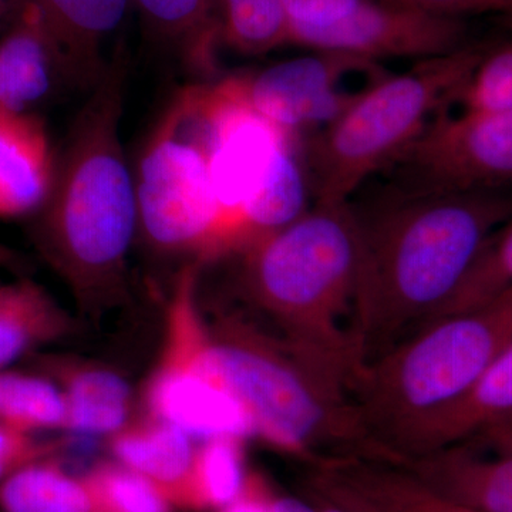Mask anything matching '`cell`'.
Here are the masks:
<instances>
[{
  "mask_svg": "<svg viewBox=\"0 0 512 512\" xmlns=\"http://www.w3.org/2000/svg\"><path fill=\"white\" fill-rule=\"evenodd\" d=\"M220 42L242 56H262L288 45L282 0H218Z\"/></svg>",
  "mask_w": 512,
  "mask_h": 512,
  "instance_id": "obj_26",
  "label": "cell"
},
{
  "mask_svg": "<svg viewBox=\"0 0 512 512\" xmlns=\"http://www.w3.org/2000/svg\"><path fill=\"white\" fill-rule=\"evenodd\" d=\"M0 421L20 433L64 430L67 404L50 377L0 370Z\"/></svg>",
  "mask_w": 512,
  "mask_h": 512,
  "instance_id": "obj_25",
  "label": "cell"
},
{
  "mask_svg": "<svg viewBox=\"0 0 512 512\" xmlns=\"http://www.w3.org/2000/svg\"><path fill=\"white\" fill-rule=\"evenodd\" d=\"M466 20L365 0L346 18L318 28H292L288 45L342 52L383 63L433 59L467 46Z\"/></svg>",
  "mask_w": 512,
  "mask_h": 512,
  "instance_id": "obj_12",
  "label": "cell"
},
{
  "mask_svg": "<svg viewBox=\"0 0 512 512\" xmlns=\"http://www.w3.org/2000/svg\"><path fill=\"white\" fill-rule=\"evenodd\" d=\"M55 50L64 80L92 90L113 56L107 46L126 22L133 0H23ZM116 53V52H114Z\"/></svg>",
  "mask_w": 512,
  "mask_h": 512,
  "instance_id": "obj_14",
  "label": "cell"
},
{
  "mask_svg": "<svg viewBox=\"0 0 512 512\" xmlns=\"http://www.w3.org/2000/svg\"><path fill=\"white\" fill-rule=\"evenodd\" d=\"M349 202L365 366L436 319L488 239L512 217V194L413 192L370 180Z\"/></svg>",
  "mask_w": 512,
  "mask_h": 512,
  "instance_id": "obj_1",
  "label": "cell"
},
{
  "mask_svg": "<svg viewBox=\"0 0 512 512\" xmlns=\"http://www.w3.org/2000/svg\"><path fill=\"white\" fill-rule=\"evenodd\" d=\"M377 2L457 19L485 15V13H505L510 10V6L503 0H377Z\"/></svg>",
  "mask_w": 512,
  "mask_h": 512,
  "instance_id": "obj_33",
  "label": "cell"
},
{
  "mask_svg": "<svg viewBox=\"0 0 512 512\" xmlns=\"http://www.w3.org/2000/svg\"><path fill=\"white\" fill-rule=\"evenodd\" d=\"M311 490L349 512H403L357 490L328 470L318 471L315 480L312 481Z\"/></svg>",
  "mask_w": 512,
  "mask_h": 512,
  "instance_id": "obj_32",
  "label": "cell"
},
{
  "mask_svg": "<svg viewBox=\"0 0 512 512\" xmlns=\"http://www.w3.org/2000/svg\"><path fill=\"white\" fill-rule=\"evenodd\" d=\"M76 330L69 312L32 279L0 281V370Z\"/></svg>",
  "mask_w": 512,
  "mask_h": 512,
  "instance_id": "obj_20",
  "label": "cell"
},
{
  "mask_svg": "<svg viewBox=\"0 0 512 512\" xmlns=\"http://www.w3.org/2000/svg\"><path fill=\"white\" fill-rule=\"evenodd\" d=\"M202 268L190 262L175 279L163 349L144 387V406L148 416L174 424L194 439H248L254 427L221 375L198 303Z\"/></svg>",
  "mask_w": 512,
  "mask_h": 512,
  "instance_id": "obj_8",
  "label": "cell"
},
{
  "mask_svg": "<svg viewBox=\"0 0 512 512\" xmlns=\"http://www.w3.org/2000/svg\"><path fill=\"white\" fill-rule=\"evenodd\" d=\"M83 480L93 512H171L173 507L156 484L120 463H100Z\"/></svg>",
  "mask_w": 512,
  "mask_h": 512,
  "instance_id": "obj_29",
  "label": "cell"
},
{
  "mask_svg": "<svg viewBox=\"0 0 512 512\" xmlns=\"http://www.w3.org/2000/svg\"><path fill=\"white\" fill-rule=\"evenodd\" d=\"M443 113H512V40L485 47Z\"/></svg>",
  "mask_w": 512,
  "mask_h": 512,
  "instance_id": "obj_28",
  "label": "cell"
},
{
  "mask_svg": "<svg viewBox=\"0 0 512 512\" xmlns=\"http://www.w3.org/2000/svg\"><path fill=\"white\" fill-rule=\"evenodd\" d=\"M214 319L208 328L215 360L255 437L318 468L345 458H376L348 380L242 313Z\"/></svg>",
  "mask_w": 512,
  "mask_h": 512,
  "instance_id": "obj_4",
  "label": "cell"
},
{
  "mask_svg": "<svg viewBox=\"0 0 512 512\" xmlns=\"http://www.w3.org/2000/svg\"><path fill=\"white\" fill-rule=\"evenodd\" d=\"M40 458L0 483L3 512H93L83 477L70 476L57 460Z\"/></svg>",
  "mask_w": 512,
  "mask_h": 512,
  "instance_id": "obj_24",
  "label": "cell"
},
{
  "mask_svg": "<svg viewBox=\"0 0 512 512\" xmlns=\"http://www.w3.org/2000/svg\"><path fill=\"white\" fill-rule=\"evenodd\" d=\"M512 340V293L434 320L357 373L353 400L377 456L402 453L431 419L470 392Z\"/></svg>",
  "mask_w": 512,
  "mask_h": 512,
  "instance_id": "obj_5",
  "label": "cell"
},
{
  "mask_svg": "<svg viewBox=\"0 0 512 512\" xmlns=\"http://www.w3.org/2000/svg\"><path fill=\"white\" fill-rule=\"evenodd\" d=\"M148 32L180 50L194 70L214 72L218 0H133Z\"/></svg>",
  "mask_w": 512,
  "mask_h": 512,
  "instance_id": "obj_22",
  "label": "cell"
},
{
  "mask_svg": "<svg viewBox=\"0 0 512 512\" xmlns=\"http://www.w3.org/2000/svg\"><path fill=\"white\" fill-rule=\"evenodd\" d=\"M447 512H471V511L464 510V508H460V507H451V508H448Z\"/></svg>",
  "mask_w": 512,
  "mask_h": 512,
  "instance_id": "obj_41",
  "label": "cell"
},
{
  "mask_svg": "<svg viewBox=\"0 0 512 512\" xmlns=\"http://www.w3.org/2000/svg\"><path fill=\"white\" fill-rule=\"evenodd\" d=\"M109 447L121 466L156 484L168 501L187 476L195 453L190 434L148 414L111 434Z\"/></svg>",
  "mask_w": 512,
  "mask_h": 512,
  "instance_id": "obj_21",
  "label": "cell"
},
{
  "mask_svg": "<svg viewBox=\"0 0 512 512\" xmlns=\"http://www.w3.org/2000/svg\"><path fill=\"white\" fill-rule=\"evenodd\" d=\"M505 23H507L508 28L512 29V8L507 10V12L503 13Z\"/></svg>",
  "mask_w": 512,
  "mask_h": 512,
  "instance_id": "obj_40",
  "label": "cell"
},
{
  "mask_svg": "<svg viewBox=\"0 0 512 512\" xmlns=\"http://www.w3.org/2000/svg\"><path fill=\"white\" fill-rule=\"evenodd\" d=\"M363 2L365 0H282L289 30L332 25Z\"/></svg>",
  "mask_w": 512,
  "mask_h": 512,
  "instance_id": "obj_31",
  "label": "cell"
},
{
  "mask_svg": "<svg viewBox=\"0 0 512 512\" xmlns=\"http://www.w3.org/2000/svg\"><path fill=\"white\" fill-rule=\"evenodd\" d=\"M274 512H318L313 503H305L292 497H278L275 495Z\"/></svg>",
  "mask_w": 512,
  "mask_h": 512,
  "instance_id": "obj_37",
  "label": "cell"
},
{
  "mask_svg": "<svg viewBox=\"0 0 512 512\" xmlns=\"http://www.w3.org/2000/svg\"><path fill=\"white\" fill-rule=\"evenodd\" d=\"M238 288L276 335L355 384L357 228L350 202L315 204L288 227L234 256Z\"/></svg>",
  "mask_w": 512,
  "mask_h": 512,
  "instance_id": "obj_3",
  "label": "cell"
},
{
  "mask_svg": "<svg viewBox=\"0 0 512 512\" xmlns=\"http://www.w3.org/2000/svg\"><path fill=\"white\" fill-rule=\"evenodd\" d=\"M503 2L507 3V5L510 6V9L512 8V0H503Z\"/></svg>",
  "mask_w": 512,
  "mask_h": 512,
  "instance_id": "obj_42",
  "label": "cell"
},
{
  "mask_svg": "<svg viewBox=\"0 0 512 512\" xmlns=\"http://www.w3.org/2000/svg\"><path fill=\"white\" fill-rule=\"evenodd\" d=\"M56 168L43 121L0 110V218L37 214L52 192Z\"/></svg>",
  "mask_w": 512,
  "mask_h": 512,
  "instance_id": "obj_15",
  "label": "cell"
},
{
  "mask_svg": "<svg viewBox=\"0 0 512 512\" xmlns=\"http://www.w3.org/2000/svg\"><path fill=\"white\" fill-rule=\"evenodd\" d=\"M22 3L23 0H0V23L6 19L12 20Z\"/></svg>",
  "mask_w": 512,
  "mask_h": 512,
  "instance_id": "obj_39",
  "label": "cell"
},
{
  "mask_svg": "<svg viewBox=\"0 0 512 512\" xmlns=\"http://www.w3.org/2000/svg\"><path fill=\"white\" fill-rule=\"evenodd\" d=\"M299 141V138H291L276 151L264 177L245 204L234 256L262 238L288 227L311 210V181L305 161L299 154Z\"/></svg>",
  "mask_w": 512,
  "mask_h": 512,
  "instance_id": "obj_19",
  "label": "cell"
},
{
  "mask_svg": "<svg viewBox=\"0 0 512 512\" xmlns=\"http://www.w3.org/2000/svg\"><path fill=\"white\" fill-rule=\"evenodd\" d=\"M389 464L440 500L471 512H512V450L471 439Z\"/></svg>",
  "mask_w": 512,
  "mask_h": 512,
  "instance_id": "obj_13",
  "label": "cell"
},
{
  "mask_svg": "<svg viewBox=\"0 0 512 512\" xmlns=\"http://www.w3.org/2000/svg\"><path fill=\"white\" fill-rule=\"evenodd\" d=\"M138 229L158 254L210 264L217 202L210 173L202 83L175 94L134 173Z\"/></svg>",
  "mask_w": 512,
  "mask_h": 512,
  "instance_id": "obj_7",
  "label": "cell"
},
{
  "mask_svg": "<svg viewBox=\"0 0 512 512\" xmlns=\"http://www.w3.org/2000/svg\"><path fill=\"white\" fill-rule=\"evenodd\" d=\"M29 268V261L25 255L8 245L0 244V269L23 275Z\"/></svg>",
  "mask_w": 512,
  "mask_h": 512,
  "instance_id": "obj_36",
  "label": "cell"
},
{
  "mask_svg": "<svg viewBox=\"0 0 512 512\" xmlns=\"http://www.w3.org/2000/svg\"><path fill=\"white\" fill-rule=\"evenodd\" d=\"M212 190L218 218L210 264L232 258L239 221L276 151L291 138L249 103L238 74L202 83ZM301 140V138H299Z\"/></svg>",
  "mask_w": 512,
  "mask_h": 512,
  "instance_id": "obj_10",
  "label": "cell"
},
{
  "mask_svg": "<svg viewBox=\"0 0 512 512\" xmlns=\"http://www.w3.org/2000/svg\"><path fill=\"white\" fill-rule=\"evenodd\" d=\"M512 419V340L485 369L466 396L427 421L407 441L400 458L420 456L470 439L495 424Z\"/></svg>",
  "mask_w": 512,
  "mask_h": 512,
  "instance_id": "obj_17",
  "label": "cell"
},
{
  "mask_svg": "<svg viewBox=\"0 0 512 512\" xmlns=\"http://www.w3.org/2000/svg\"><path fill=\"white\" fill-rule=\"evenodd\" d=\"M508 293H512V217L491 235L463 284L434 320L480 308Z\"/></svg>",
  "mask_w": 512,
  "mask_h": 512,
  "instance_id": "obj_27",
  "label": "cell"
},
{
  "mask_svg": "<svg viewBox=\"0 0 512 512\" xmlns=\"http://www.w3.org/2000/svg\"><path fill=\"white\" fill-rule=\"evenodd\" d=\"M126 82L120 46L90 90L57 158L52 192L33 215L37 251L86 315H101L128 298L138 217L134 174L120 138Z\"/></svg>",
  "mask_w": 512,
  "mask_h": 512,
  "instance_id": "obj_2",
  "label": "cell"
},
{
  "mask_svg": "<svg viewBox=\"0 0 512 512\" xmlns=\"http://www.w3.org/2000/svg\"><path fill=\"white\" fill-rule=\"evenodd\" d=\"M69 444V440H40L35 434L20 433L0 421V483L32 461L59 456Z\"/></svg>",
  "mask_w": 512,
  "mask_h": 512,
  "instance_id": "obj_30",
  "label": "cell"
},
{
  "mask_svg": "<svg viewBox=\"0 0 512 512\" xmlns=\"http://www.w3.org/2000/svg\"><path fill=\"white\" fill-rule=\"evenodd\" d=\"M311 498L318 512H349L345 508L340 507V505L328 500V498L323 497V495L316 493V491L311 490Z\"/></svg>",
  "mask_w": 512,
  "mask_h": 512,
  "instance_id": "obj_38",
  "label": "cell"
},
{
  "mask_svg": "<svg viewBox=\"0 0 512 512\" xmlns=\"http://www.w3.org/2000/svg\"><path fill=\"white\" fill-rule=\"evenodd\" d=\"M64 79L62 67L39 20L20 6L0 39V110L28 114Z\"/></svg>",
  "mask_w": 512,
  "mask_h": 512,
  "instance_id": "obj_18",
  "label": "cell"
},
{
  "mask_svg": "<svg viewBox=\"0 0 512 512\" xmlns=\"http://www.w3.org/2000/svg\"><path fill=\"white\" fill-rule=\"evenodd\" d=\"M473 437L487 441V443L494 444V446L512 450V419L495 424L490 429L481 431Z\"/></svg>",
  "mask_w": 512,
  "mask_h": 512,
  "instance_id": "obj_35",
  "label": "cell"
},
{
  "mask_svg": "<svg viewBox=\"0 0 512 512\" xmlns=\"http://www.w3.org/2000/svg\"><path fill=\"white\" fill-rule=\"evenodd\" d=\"M467 45L390 73L305 141L315 204H343L403 154L446 110L483 55Z\"/></svg>",
  "mask_w": 512,
  "mask_h": 512,
  "instance_id": "obj_6",
  "label": "cell"
},
{
  "mask_svg": "<svg viewBox=\"0 0 512 512\" xmlns=\"http://www.w3.org/2000/svg\"><path fill=\"white\" fill-rule=\"evenodd\" d=\"M37 365L64 394V430L77 436H111L128 423L130 386L109 367L64 355L40 357Z\"/></svg>",
  "mask_w": 512,
  "mask_h": 512,
  "instance_id": "obj_16",
  "label": "cell"
},
{
  "mask_svg": "<svg viewBox=\"0 0 512 512\" xmlns=\"http://www.w3.org/2000/svg\"><path fill=\"white\" fill-rule=\"evenodd\" d=\"M245 440L220 436L202 441L170 503L194 512L220 511L234 501L247 478Z\"/></svg>",
  "mask_w": 512,
  "mask_h": 512,
  "instance_id": "obj_23",
  "label": "cell"
},
{
  "mask_svg": "<svg viewBox=\"0 0 512 512\" xmlns=\"http://www.w3.org/2000/svg\"><path fill=\"white\" fill-rule=\"evenodd\" d=\"M372 180L403 191L512 194V113H441Z\"/></svg>",
  "mask_w": 512,
  "mask_h": 512,
  "instance_id": "obj_9",
  "label": "cell"
},
{
  "mask_svg": "<svg viewBox=\"0 0 512 512\" xmlns=\"http://www.w3.org/2000/svg\"><path fill=\"white\" fill-rule=\"evenodd\" d=\"M274 500L268 480L259 471H248L241 493L218 512H274Z\"/></svg>",
  "mask_w": 512,
  "mask_h": 512,
  "instance_id": "obj_34",
  "label": "cell"
},
{
  "mask_svg": "<svg viewBox=\"0 0 512 512\" xmlns=\"http://www.w3.org/2000/svg\"><path fill=\"white\" fill-rule=\"evenodd\" d=\"M313 55L238 74L249 103L286 133L301 138L338 120L357 99L389 76L383 63L342 52Z\"/></svg>",
  "mask_w": 512,
  "mask_h": 512,
  "instance_id": "obj_11",
  "label": "cell"
}]
</instances>
